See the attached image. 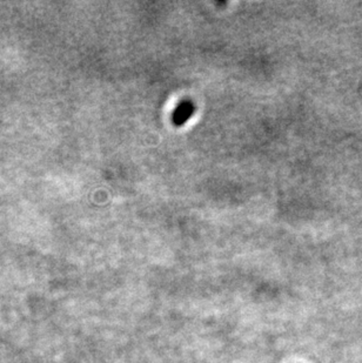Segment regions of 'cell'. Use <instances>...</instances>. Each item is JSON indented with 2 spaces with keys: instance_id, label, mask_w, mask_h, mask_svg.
Wrapping results in <instances>:
<instances>
[]
</instances>
